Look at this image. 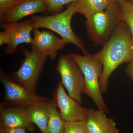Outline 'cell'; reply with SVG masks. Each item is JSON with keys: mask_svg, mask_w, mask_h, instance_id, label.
I'll use <instances>...</instances> for the list:
<instances>
[{"mask_svg": "<svg viewBox=\"0 0 133 133\" xmlns=\"http://www.w3.org/2000/svg\"><path fill=\"white\" fill-rule=\"evenodd\" d=\"M24 0H0V17Z\"/></svg>", "mask_w": 133, "mask_h": 133, "instance_id": "20", "label": "cell"}, {"mask_svg": "<svg viewBox=\"0 0 133 133\" xmlns=\"http://www.w3.org/2000/svg\"><path fill=\"white\" fill-rule=\"evenodd\" d=\"M122 21L119 2H115L105 9L86 18L87 34L94 45H103Z\"/></svg>", "mask_w": 133, "mask_h": 133, "instance_id": "3", "label": "cell"}, {"mask_svg": "<svg viewBox=\"0 0 133 133\" xmlns=\"http://www.w3.org/2000/svg\"><path fill=\"white\" fill-rule=\"evenodd\" d=\"M46 11L44 0H24L0 17V22L6 23L17 22L29 15Z\"/></svg>", "mask_w": 133, "mask_h": 133, "instance_id": "12", "label": "cell"}, {"mask_svg": "<svg viewBox=\"0 0 133 133\" xmlns=\"http://www.w3.org/2000/svg\"><path fill=\"white\" fill-rule=\"evenodd\" d=\"M78 13L77 1L69 4L64 11L49 16H31L34 29L45 28L57 33L67 44H74L79 49L83 55L88 54L85 44L73 31L71 26V19Z\"/></svg>", "mask_w": 133, "mask_h": 133, "instance_id": "2", "label": "cell"}, {"mask_svg": "<svg viewBox=\"0 0 133 133\" xmlns=\"http://www.w3.org/2000/svg\"><path fill=\"white\" fill-rule=\"evenodd\" d=\"M53 102L59 109V114L65 121L72 122L85 120L87 108L71 97L65 91L61 82L58 84L52 94Z\"/></svg>", "mask_w": 133, "mask_h": 133, "instance_id": "8", "label": "cell"}, {"mask_svg": "<svg viewBox=\"0 0 133 133\" xmlns=\"http://www.w3.org/2000/svg\"><path fill=\"white\" fill-rule=\"evenodd\" d=\"M70 55L80 67L84 77L83 94L92 100L98 110L108 113L109 110L100 87V79L103 71L102 63L94 54L88 53L82 56L74 53Z\"/></svg>", "mask_w": 133, "mask_h": 133, "instance_id": "4", "label": "cell"}, {"mask_svg": "<svg viewBox=\"0 0 133 133\" xmlns=\"http://www.w3.org/2000/svg\"><path fill=\"white\" fill-rule=\"evenodd\" d=\"M56 70L61 77V82L68 94L81 104L85 85L84 77L80 67L70 54L59 56Z\"/></svg>", "mask_w": 133, "mask_h": 133, "instance_id": "6", "label": "cell"}, {"mask_svg": "<svg viewBox=\"0 0 133 133\" xmlns=\"http://www.w3.org/2000/svg\"><path fill=\"white\" fill-rule=\"evenodd\" d=\"M26 129L24 128H6L0 127V133H26Z\"/></svg>", "mask_w": 133, "mask_h": 133, "instance_id": "21", "label": "cell"}, {"mask_svg": "<svg viewBox=\"0 0 133 133\" xmlns=\"http://www.w3.org/2000/svg\"><path fill=\"white\" fill-rule=\"evenodd\" d=\"M47 11L51 15L62 12L65 5H69L78 0H44Z\"/></svg>", "mask_w": 133, "mask_h": 133, "instance_id": "18", "label": "cell"}, {"mask_svg": "<svg viewBox=\"0 0 133 133\" xmlns=\"http://www.w3.org/2000/svg\"><path fill=\"white\" fill-rule=\"evenodd\" d=\"M103 65L99 81L102 94L107 91L110 76L119 65L133 59V39L128 27L121 21L99 52L94 54Z\"/></svg>", "mask_w": 133, "mask_h": 133, "instance_id": "1", "label": "cell"}, {"mask_svg": "<svg viewBox=\"0 0 133 133\" xmlns=\"http://www.w3.org/2000/svg\"><path fill=\"white\" fill-rule=\"evenodd\" d=\"M125 72L127 76L133 81V59L128 63L125 69Z\"/></svg>", "mask_w": 133, "mask_h": 133, "instance_id": "23", "label": "cell"}, {"mask_svg": "<svg viewBox=\"0 0 133 133\" xmlns=\"http://www.w3.org/2000/svg\"><path fill=\"white\" fill-rule=\"evenodd\" d=\"M10 41V35L7 30L0 32V46L6 44L8 45Z\"/></svg>", "mask_w": 133, "mask_h": 133, "instance_id": "22", "label": "cell"}, {"mask_svg": "<svg viewBox=\"0 0 133 133\" xmlns=\"http://www.w3.org/2000/svg\"><path fill=\"white\" fill-rule=\"evenodd\" d=\"M51 99L36 102L26 108L31 122L45 133L50 114Z\"/></svg>", "mask_w": 133, "mask_h": 133, "instance_id": "14", "label": "cell"}, {"mask_svg": "<svg viewBox=\"0 0 133 133\" xmlns=\"http://www.w3.org/2000/svg\"><path fill=\"white\" fill-rule=\"evenodd\" d=\"M114 2H121L123 1H124V0H113Z\"/></svg>", "mask_w": 133, "mask_h": 133, "instance_id": "24", "label": "cell"}, {"mask_svg": "<svg viewBox=\"0 0 133 133\" xmlns=\"http://www.w3.org/2000/svg\"><path fill=\"white\" fill-rule=\"evenodd\" d=\"M85 120L90 133H121L113 119L99 110L87 108Z\"/></svg>", "mask_w": 133, "mask_h": 133, "instance_id": "13", "label": "cell"}, {"mask_svg": "<svg viewBox=\"0 0 133 133\" xmlns=\"http://www.w3.org/2000/svg\"><path fill=\"white\" fill-rule=\"evenodd\" d=\"M64 133H90L86 120L72 122L64 121Z\"/></svg>", "mask_w": 133, "mask_h": 133, "instance_id": "19", "label": "cell"}, {"mask_svg": "<svg viewBox=\"0 0 133 133\" xmlns=\"http://www.w3.org/2000/svg\"><path fill=\"white\" fill-rule=\"evenodd\" d=\"M114 2L113 0H78V13L87 18L96 12L105 9Z\"/></svg>", "mask_w": 133, "mask_h": 133, "instance_id": "15", "label": "cell"}, {"mask_svg": "<svg viewBox=\"0 0 133 133\" xmlns=\"http://www.w3.org/2000/svg\"><path fill=\"white\" fill-rule=\"evenodd\" d=\"M21 49L24 56V59L19 69L9 76L16 83L36 92L39 77L48 57L22 47Z\"/></svg>", "mask_w": 133, "mask_h": 133, "instance_id": "5", "label": "cell"}, {"mask_svg": "<svg viewBox=\"0 0 133 133\" xmlns=\"http://www.w3.org/2000/svg\"><path fill=\"white\" fill-rule=\"evenodd\" d=\"M119 3L122 21L125 23L133 39V2L124 0Z\"/></svg>", "mask_w": 133, "mask_h": 133, "instance_id": "17", "label": "cell"}, {"mask_svg": "<svg viewBox=\"0 0 133 133\" xmlns=\"http://www.w3.org/2000/svg\"><path fill=\"white\" fill-rule=\"evenodd\" d=\"M128 1H130L132 2H133V0H128Z\"/></svg>", "mask_w": 133, "mask_h": 133, "instance_id": "25", "label": "cell"}, {"mask_svg": "<svg viewBox=\"0 0 133 133\" xmlns=\"http://www.w3.org/2000/svg\"><path fill=\"white\" fill-rule=\"evenodd\" d=\"M0 127L24 128L32 132L35 129L26 108L15 106L6 107L2 102L0 106Z\"/></svg>", "mask_w": 133, "mask_h": 133, "instance_id": "11", "label": "cell"}, {"mask_svg": "<svg viewBox=\"0 0 133 133\" xmlns=\"http://www.w3.org/2000/svg\"><path fill=\"white\" fill-rule=\"evenodd\" d=\"M64 121L51 99L50 114L45 133H64Z\"/></svg>", "mask_w": 133, "mask_h": 133, "instance_id": "16", "label": "cell"}, {"mask_svg": "<svg viewBox=\"0 0 133 133\" xmlns=\"http://www.w3.org/2000/svg\"><path fill=\"white\" fill-rule=\"evenodd\" d=\"M33 32L31 51L41 53L52 60L56 58L59 51L67 44L62 38L57 37L52 31H40L38 29H34Z\"/></svg>", "mask_w": 133, "mask_h": 133, "instance_id": "9", "label": "cell"}, {"mask_svg": "<svg viewBox=\"0 0 133 133\" xmlns=\"http://www.w3.org/2000/svg\"><path fill=\"white\" fill-rule=\"evenodd\" d=\"M0 81L5 90V97L2 102L5 105H11L26 108L38 101L50 99L15 82L1 67L0 69Z\"/></svg>", "mask_w": 133, "mask_h": 133, "instance_id": "7", "label": "cell"}, {"mask_svg": "<svg viewBox=\"0 0 133 133\" xmlns=\"http://www.w3.org/2000/svg\"><path fill=\"white\" fill-rule=\"evenodd\" d=\"M0 24L1 29L7 30L10 35V41L5 50L6 54L15 53L18 46L22 44H31L33 42V38L31 34L34 27L31 19L13 23L1 22Z\"/></svg>", "mask_w": 133, "mask_h": 133, "instance_id": "10", "label": "cell"}]
</instances>
